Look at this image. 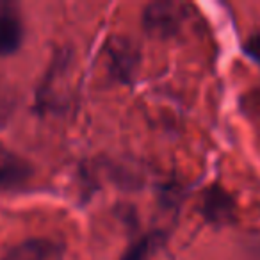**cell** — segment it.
<instances>
[{
	"mask_svg": "<svg viewBox=\"0 0 260 260\" xmlns=\"http://www.w3.org/2000/svg\"><path fill=\"white\" fill-rule=\"evenodd\" d=\"M189 20V6L182 2L160 0L152 2L143 11V27L152 38L168 40L177 36Z\"/></svg>",
	"mask_w": 260,
	"mask_h": 260,
	"instance_id": "6da1fadb",
	"label": "cell"
},
{
	"mask_svg": "<svg viewBox=\"0 0 260 260\" xmlns=\"http://www.w3.org/2000/svg\"><path fill=\"white\" fill-rule=\"evenodd\" d=\"M70 64H72V57L61 54L54 59V64L48 68L45 82L38 94L40 104L45 109H59L68 102L66 94L70 91Z\"/></svg>",
	"mask_w": 260,
	"mask_h": 260,
	"instance_id": "7a4b0ae2",
	"label": "cell"
},
{
	"mask_svg": "<svg viewBox=\"0 0 260 260\" xmlns=\"http://www.w3.org/2000/svg\"><path fill=\"white\" fill-rule=\"evenodd\" d=\"M105 55H107L109 70L116 79L123 82H130L134 79L139 64V52L132 45V41L123 40V38L111 40L105 47Z\"/></svg>",
	"mask_w": 260,
	"mask_h": 260,
	"instance_id": "3957f363",
	"label": "cell"
},
{
	"mask_svg": "<svg viewBox=\"0 0 260 260\" xmlns=\"http://www.w3.org/2000/svg\"><path fill=\"white\" fill-rule=\"evenodd\" d=\"M202 214L212 224H228L235 217V202L221 185L212 184L202 200Z\"/></svg>",
	"mask_w": 260,
	"mask_h": 260,
	"instance_id": "277c9868",
	"label": "cell"
},
{
	"mask_svg": "<svg viewBox=\"0 0 260 260\" xmlns=\"http://www.w3.org/2000/svg\"><path fill=\"white\" fill-rule=\"evenodd\" d=\"M23 38V27L16 8L9 2H0V55L18 50Z\"/></svg>",
	"mask_w": 260,
	"mask_h": 260,
	"instance_id": "5b68a950",
	"label": "cell"
},
{
	"mask_svg": "<svg viewBox=\"0 0 260 260\" xmlns=\"http://www.w3.org/2000/svg\"><path fill=\"white\" fill-rule=\"evenodd\" d=\"M30 177V166L18 155L0 152V191L16 189Z\"/></svg>",
	"mask_w": 260,
	"mask_h": 260,
	"instance_id": "8992f818",
	"label": "cell"
},
{
	"mask_svg": "<svg viewBox=\"0 0 260 260\" xmlns=\"http://www.w3.org/2000/svg\"><path fill=\"white\" fill-rule=\"evenodd\" d=\"M54 246L43 239H30L11 248L2 260H48Z\"/></svg>",
	"mask_w": 260,
	"mask_h": 260,
	"instance_id": "52a82bcc",
	"label": "cell"
},
{
	"mask_svg": "<svg viewBox=\"0 0 260 260\" xmlns=\"http://www.w3.org/2000/svg\"><path fill=\"white\" fill-rule=\"evenodd\" d=\"M150 246H152V242H150L148 237L139 239V241L132 242L128 246V249L123 253L121 260H146L150 253Z\"/></svg>",
	"mask_w": 260,
	"mask_h": 260,
	"instance_id": "ba28073f",
	"label": "cell"
},
{
	"mask_svg": "<svg viewBox=\"0 0 260 260\" xmlns=\"http://www.w3.org/2000/svg\"><path fill=\"white\" fill-rule=\"evenodd\" d=\"M244 52L253 59V61L260 64V34H255V36H251V38L246 40Z\"/></svg>",
	"mask_w": 260,
	"mask_h": 260,
	"instance_id": "9c48e42d",
	"label": "cell"
}]
</instances>
